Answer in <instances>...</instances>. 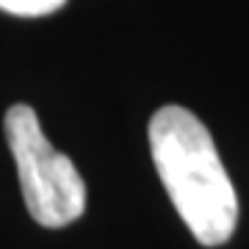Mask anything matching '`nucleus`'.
I'll return each mask as SVG.
<instances>
[{"mask_svg": "<svg viewBox=\"0 0 249 249\" xmlns=\"http://www.w3.org/2000/svg\"><path fill=\"white\" fill-rule=\"evenodd\" d=\"M150 152L175 211L199 244L219 247L235 232L238 196L199 119L163 106L150 119Z\"/></svg>", "mask_w": 249, "mask_h": 249, "instance_id": "f257e3e1", "label": "nucleus"}, {"mask_svg": "<svg viewBox=\"0 0 249 249\" xmlns=\"http://www.w3.org/2000/svg\"><path fill=\"white\" fill-rule=\"evenodd\" d=\"M6 139L14 155L28 213L42 227H67L86 211V186L64 152L42 133L31 106H11L6 114Z\"/></svg>", "mask_w": 249, "mask_h": 249, "instance_id": "f03ea898", "label": "nucleus"}, {"mask_svg": "<svg viewBox=\"0 0 249 249\" xmlns=\"http://www.w3.org/2000/svg\"><path fill=\"white\" fill-rule=\"evenodd\" d=\"M67 0H0V11H9L17 17H45L53 14Z\"/></svg>", "mask_w": 249, "mask_h": 249, "instance_id": "7ed1b4c3", "label": "nucleus"}]
</instances>
